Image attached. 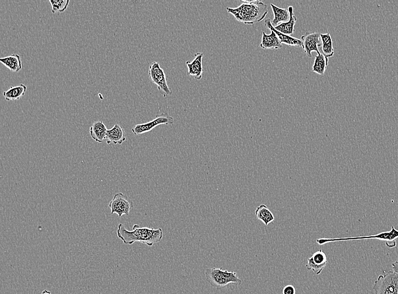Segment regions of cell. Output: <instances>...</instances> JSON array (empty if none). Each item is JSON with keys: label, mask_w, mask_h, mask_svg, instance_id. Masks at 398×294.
Wrapping results in <instances>:
<instances>
[{"label": "cell", "mask_w": 398, "mask_h": 294, "mask_svg": "<svg viewBox=\"0 0 398 294\" xmlns=\"http://www.w3.org/2000/svg\"><path fill=\"white\" fill-rule=\"evenodd\" d=\"M117 234L118 237L125 244L132 245L135 242H140L152 247L160 242L163 238V230L161 228L155 229L147 227H141L139 225H134L133 230L126 229L122 224L118 225Z\"/></svg>", "instance_id": "1"}, {"label": "cell", "mask_w": 398, "mask_h": 294, "mask_svg": "<svg viewBox=\"0 0 398 294\" xmlns=\"http://www.w3.org/2000/svg\"><path fill=\"white\" fill-rule=\"evenodd\" d=\"M227 10L235 19L245 24H254L261 22L268 13L267 5L259 0L252 4L243 3L236 8L228 7Z\"/></svg>", "instance_id": "2"}, {"label": "cell", "mask_w": 398, "mask_h": 294, "mask_svg": "<svg viewBox=\"0 0 398 294\" xmlns=\"http://www.w3.org/2000/svg\"><path fill=\"white\" fill-rule=\"evenodd\" d=\"M207 281L213 287L221 289L230 284L240 285L242 280L239 278L236 272L222 270V267H212L205 271Z\"/></svg>", "instance_id": "3"}, {"label": "cell", "mask_w": 398, "mask_h": 294, "mask_svg": "<svg viewBox=\"0 0 398 294\" xmlns=\"http://www.w3.org/2000/svg\"><path fill=\"white\" fill-rule=\"evenodd\" d=\"M375 294H398V275L393 271H384L375 282Z\"/></svg>", "instance_id": "4"}, {"label": "cell", "mask_w": 398, "mask_h": 294, "mask_svg": "<svg viewBox=\"0 0 398 294\" xmlns=\"http://www.w3.org/2000/svg\"><path fill=\"white\" fill-rule=\"evenodd\" d=\"M149 77L152 82L158 86V90L164 97L171 95L172 92L167 85L164 70L161 67L159 63L154 62L150 65Z\"/></svg>", "instance_id": "5"}, {"label": "cell", "mask_w": 398, "mask_h": 294, "mask_svg": "<svg viewBox=\"0 0 398 294\" xmlns=\"http://www.w3.org/2000/svg\"><path fill=\"white\" fill-rule=\"evenodd\" d=\"M175 122V118L168 113H163L156 115V118L148 122L139 124L135 126L132 129L133 133L135 135H140L150 132L158 126L162 125H171Z\"/></svg>", "instance_id": "6"}, {"label": "cell", "mask_w": 398, "mask_h": 294, "mask_svg": "<svg viewBox=\"0 0 398 294\" xmlns=\"http://www.w3.org/2000/svg\"><path fill=\"white\" fill-rule=\"evenodd\" d=\"M108 206L112 214L116 213L119 217H121L123 215L129 216L131 210L134 208V202L128 196L119 192L114 195Z\"/></svg>", "instance_id": "7"}, {"label": "cell", "mask_w": 398, "mask_h": 294, "mask_svg": "<svg viewBox=\"0 0 398 294\" xmlns=\"http://www.w3.org/2000/svg\"><path fill=\"white\" fill-rule=\"evenodd\" d=\"M301 40L303 42L304 51L308 57H312V52H316L317 54L320 53L318 47L321 46L322 43L320 34L319 33H306L302 36Z\"/></svg>", "instance_id": "8"}, {"label": "cell", "mask_w": 398, "mask_h": 294, "mask_svg": "<svg viewBox=\"0 0 398 294\" xmlns=\"http://www.w3.org/2000/svg\"><path fill=\"white\" fill-rule=\"evenodd\" d=\"M307 261L308 263L306 265L307 270L313 271L316 275H320L328 264L327 255L322 250L316 252L311 257H308Z\"/></svg>", "instance_id": "9"}, {"label": "cell", "mask_w": 398, "mask_h": 294, "mask_svg": "<svg viewBox=\"0 0 398 294\" xmlns=\"http://www.w3.org/2000/svg\"><path fill=\"white\" fill-rule=\"evenodd\" d=\"M398 238V230L392 227L390 232H382L376 235L359 237V240L376 239L386 241V245L389 248H394L396 245V240Z\"/></svg>", "instance_id": "10"}, {"label": "cell", "mask_w": 398, "mask_h": 294, "mask_svg": "<svg viewBox=\"0 0 398 294\" xmlns=\"http://www.w3.org/2000/svg\"><path fill=\"white\" fill-rule=\"evenodd\" d=\"M203 56V53H197L192 61L186 62L188 67V76L197 80H201L204 71L202 62Z\"/></svg>", "instance_id": "11"}, {"label": "cell", "mask_w": 398, "mask_h": 294, "mask_svg": "<svg viewBox=\"0 0 398 294\" xmlns=\"http://www.w3.org/2000/svg\"><path fill=\"white\" fill-rule=\"evenodd\" d=\"M108 144L121 145L127 140L124 129L118 124H116L110 130H108L107 136Z\"/></svg>", "instance_id": "12"}, {"label": "cell", "mask_w": 398, "mask_h": 294, "mask_svg": "<svg viewBox=\"0 0 398 294\" xmlns=\"http://www.w3.org/2000/svg\"><path fill=\"white\" fill-rule=\"evenodd\" d=\"M271 20L269 18L265 19V26L266 28H268L270 31H273L279 37L282 44H285L289 46H293L296 47H302L303 48V42L301 39L293 38L289 35H287L282 34L279 31L276 30L271 23Z\"/></svg>", "instance_id": "13"}, {"label": "cell", "mask_w": 398, "mask_h": 294, "mask_svg": "<svg viewBox=\"0 0 398 294\" xmlns=\"http://www.w3.org/2000/svg\"><path fill=\"white\" fill-rule=\"evenodd\" d=\"M260 46L263 50H278L282 48V44L274 31H271V34L269 35H267L265 32H263V36H262V41Z\"/></svg>", "instance_id": "14"}, {"label": "cell", "mask_w": 398, "mask_h": 294, "mask_svg": "<svg viewBox=\"0 0 398 294\" xmlns=\"http://www.w3.org/2000/svg\"><path fill=\"white\" fill-rule=\"evenodd\" d=\"M107 131L106 126L101 120L94 122L90 128L91 137L98 143H102L106 139Z\"/></svg>", "instance_id": "15"}, {"label": "cell", "mask_w": 398, "mask_h": 294, "mask_svg": "<svg viewBox=\"0 0 398 294\" xmlns=\"http://www.w3.org/2000/svg\"><path fill=\"white\" fill-rule=\"evenodd\" d=\"M288 10H289L290 13V20L287 22L282 23L276 26L275 29L282 34L290 36L295 32V25L297 18L294 15L293 7H289Z\"/></svg>", "instance_id": "16"}, {"label": "cell", "mask_w": 398, "mask_h": 294, "mask_svg": "<svg viewBox=\"0 0 398 294\" xmlns=\"http://www.w3.org/2000/svg\"><path fill=\"white\" fill-rule=\"evenodd\" d=\"M270 6L274 14V18L271 21V23L274 28L290 20L289 10L277 7L273 4H271Z\"/></svg>", "instance_id": "17"}, {"label": "cell", "mask_w": 398, "mask_h": 294, "mask_svg": "<svg viewBox=\"0 0 398 294\" xmlns=\"http://www.w3.org/2000/svg\"><path fill=\"white\" fill-rule=\"evenodd\" d=\"M0 62L10 70L15 72H19L22 68V62L19 55L13 54L1 58Z\"/></svg>", "instance_id": "18"}, {"label": "cell", "mask_w": 398, "mask_h": 294, "mask_svg": "<svg viewBox=\"0 0 398 294\" xmlns=\"http://www.w3.org/2000/svg\"><path fill=\"white\" fill-rule=\"evenodd\" d=\"M255 215L256 217L263 222L266 227L275 220L273 213L265 204H261L256 208Z\"/></svg>", "instance_id": "19"}, {"label": "cell", "mask_w": 398, "mask_h": 294, "mask_svg": "<svg viewBox=\"0 0 398 294\" xmlns=\"http://www.w3.org/2000/svg\"><path fill=\"white\" fill-rule=\"evenodd\" d=\"M27 89V86L20 84L19 86L10 87L8 90L4 92L3 95L7 101H16L24 95Z\"/></svg>", "instance_id": "20"}, {"label": "cell", "mask_w": 398, "mask_h": 294, "mask_svg": "<svg viewBox=\"0 0 398 294\" xmlns=\"http://www.w3.org/2000/svg\"><path fill=\"white\" fill-rule=\"evenodd\" d=\"M321 40V51L322 54L329 59L333 56L334 50L333 48V40L331 34H320Z\"/></svg>", "instance_id": "21"}, {"label": "cell", "mask_w": 398, "mask_h": 294, "mask_svg": "<svg viewBox=\"0 0 398 294\" xmlns=\"http://www.w3.org/2000/svg\"><path fill=\"white\" fill-rule=\"evenodd\" d=\"M329 59L322 54L319 53L315 57V62L312 67V71L323 76L326 72L328 65Z\"/></svg>", "instance_id": "22"}, {"label": "cell", "mask_w": 398, "mask_h": 294, "mask_svg": "<svg viewBox=\"0 0 398 294\" xmlns=\"http://www.w3.org/2000/svg\"><path fill=\"white\" fill-rule=\"evenodd\" d=\"M52 5V12L54 14L65 11L70 3L69 0H49Z\"/></svg>", "instance_id": "23"}, {"label": "cell", "mask_w": 398, "mask_h": 294, "mask_svg": "<svg viewBox=\"0 0 398 294\" xmlns=\"http://www.w3.org/2000/svg\"><path fill=\"white\" fill-rule=\"evenodd\" d=\"M282 294H296V288L292 285H286L283 288Z\"/></svg>", "instance_id": "24"}, {"label": "cell", "mask_w": 398, "mask_h": 294, "mask_svg": "<svg viewBox=\"0 0 398 294\" xmlns=\"http://www.w3.org/2000/svg\"><path fill=\"white\" fill-rule=\"evenodd\" d=\"M392 270L398 275V260L392 264Z\"/></svg>", "instance_id": "25"}, {"label": "cell", "mask_w": 398, "mask_h": 294, "mask_svg": "<svg viewBox=\"0 0 398 294\" xmlns=\"http://www.w3.org/2000/svg\"><path fill=\"white\" fill-rule=\"evenodd\" d=\"M41 294H53L52 293L49 291L47 290H44L43 292H42Z\"/></svg>", "instance_id": "26"}]
</instances>
